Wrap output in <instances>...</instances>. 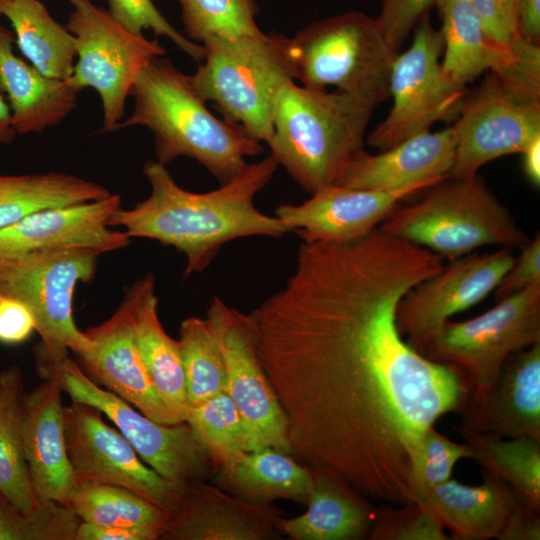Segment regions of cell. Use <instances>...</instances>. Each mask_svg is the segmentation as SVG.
I'll return each mask as SVG.
<instances>
[{
    "label": "cell",
    "mask_w": 540,
    "mask_h": 540,
    "mask_svg": "<svg viewBox=\"0 0 540 540\" xmlns=\"http://www.w3.org/2000/svg\"><path fill=\"white\" fill-rule=\"evenodd\" d=\"M443 265L379 228L345 243L302 242L285 286L251 312L291 454L371 500L407 502L418 441L469 404L463 372L418 353L396 323L401 299Z\"/></svg>",
    "instance_id": "cell-1"
},
{
    "label": "cell",
    "mask_w": 540,
    "mask_h": 540,
    "mask_svg": "<svg viewBox=\"0 0 540 540\" xmlns=\"http://www.w3.org/2000/svg\"><path fill=\"white\" fill-rule=\"evenodd\" d=\"M278 164L272 155L247 164L216 190L195 193L180 187L165 165L149 160L143 173L151 193L131 209H118L111 227L131 238H148L174 247L186 257L185 277L205 271L221 247L250 236L282 238L283 222L260 212L254 198L272 179Z\"/></svg>",
    "instance_id": "cell-2"
},
{
    "label": "cell",
    "mask_w": 540,
    "mask_h": 540,
    "mask_svg": "<svg viewBox=\"0 0 540 540\" xmlns=\"http://www.w3.org/2000/svg\"><path fill=\"white\" fill-rule=\"evenodd\" d=\"M129 96L134 98L133 112L117 130L137 125L148 128L160 164L180 156L192 158L222 185L246 168V157L264 151L261 142L249 137L242 126L214 116L189 75L169 58H153L137 76Z\"/></svg>",
    "instance_id": "cell-3"
},
{
    "label": "cell",
    "mask_w": 540,
    "mask_h": 540,
    "mask_svg": "<svg viewBox=\"0 0 540 540\" xmlns=\"http://www.w3.org/2000/svg\"><path fill=\"white\" fill-rule=\"evenodd\" d=\"M373 109L342 91L290 81L276 101L270 155L303 190L313 194L335 184L363 149Z\"/></svg>",
    "instance_id": "cell-4"
},
{
    "label": "cell",
    "mask_w": 540,
    "mask_h": 540,
    "mask_svg": "<svg viewBox=\"0 0 540 540\" xmlns=\"http://www.w3.org/2000/svg\"><path fill=\"white\" fill-rule=\"evenodd\" d=\"M428 189L417 202L399 205L379 229L449 261L487 245L521 249L531 239L478 175Z\"/></svg>",
    "instance_id": "cell-5"
},
{
    "label": "cell",
    "mask_w": 540,
    "mask_h": 540,
    "mask_svg": "<svg viewBox=\"0 0 540 540\" xmlns=\"http://www.w3.org/2000/svg\"><path fill=\"white\" fill-rule=\"evenodd\" d=\"M292 76L301 85L350 94L375 108L389 97L390 74L398 54L376 18L348 11L317 20L285 37Z\"/></svg>",
    "instance_id": "cell-6"
},
{
    "label": "cell",
    "mask_w": 540,
    "mask_h": 540,
    "mask_svg": "<svg viewBox=\"0 0 540 540\" xmlns=\"http://www.w3.org/2000/svg\"><path fill=\"white\" fill-rule=\"evenodd\" d=\"M202 45L204 58L189 75L193 88L205 102L214 103L223 119L268 144L279 93L294 81L285 36L214 38Z\"/></svg>",
    "instance_id": "cell-7"
},
{
    "label": "cell",
    "mask_w": 540,
    "mask_h": 540,
    "mask_svg": "<svg viewBox=\"0 0 540 540\" xmlns=\"http://www.w3.org/2000/svg\"><path fill=\"white\" fill-rule=\"evenodd\" d=\"M101 254L70 247L0 257V296L27 306L41 338L37 346L51 358H62L68 351L78 357L94 347L74 322L72 302L78 283L94 278Z\"/></svg>",
    "instance_id": "cell-8"
},
{
    "label": "cell",
    "mask_w": 540,
    "mask_h": 540,
    "mask_svg": "<svg viewBox=\"0 0 540 540\" xmlns=\"http://www.w3.org/2000/svg\"><path fill=\"white\" fill-rule=\"evenodd\" d=\"M36 368L44 379L57 381L72 401L90 405L106 415L139 457L162 477L188 482L213 470L208 452L189 424L153 421L113 392L101 388L69 355L51 358L35 346Z\"/></svg>",
    "instance_id": "cell-9"
},
{
    "label": "cell",
    "mask_w": 540,
    "mask_h": 540,
    "mask_svg": "<svg viewBox=\"0 0 540 540\" xmlns=\"http://www.w3.org/2000/svg\"><path fill=\"white\" fill-rule=\"evenodd\" d=\"M540 343V282L466 321L447 320L424 354L459 368L470 386L468 408L481 402L506 359Z\"/></svg>",
    "instance_id": "cell-10"
},
{
    "label": "cell",
    "mask_w": 540,
    "mask_h": 540,
    "mask_svg": "<svg viewBox=\"0 0 540 540\" xmlns=\"http://www.w3.org/2000/svg\"><path fill=\"white\" fill-rule=\"evenodd\" d=\"M66 28L75 38L77 62L68 83L81 92L93 88L103 109L101 132H113L123 119L126 99L141 70L166 49L118 24L91 0H69Z\"/></svg>",
    "instance_id": "cell-11"
},
{
    "label": "cell",
    "mask_w": 540,
    "mask_h": 540,
    "mask_svg": "<svg viewBox=\"0 0 540 540\" xmlns=\"http://www.w3.org/2000/svg\"><path fill=\"white\" fill-rule=\"evenodd\" d=\"M443 48L441 33L426 13L414 28L410 47L394 60L389 82L393 105L367 137L370 146L386 150L430 131L435 122L458 118L468 93L444 72Z\"/></svg>",
    "instance_id": "cell-12"
},
{
    "label": "cell",
    "mask_w": 540,
    "mask_h": 540,
    "mask_svg": "<svg viewBox=\"0 0 540 540\" xmlns=\"http://www.w3.org/2000/svg\"><path fill=\"white\" fill-rule=\"evenodd\" d=\"M206 318L223 353L226 391L243 421L247 450L269 447L291 454L288 419L262 367L253 316L214 297Z\"/></svg>",
    "instance_id": "cell-13"
},
{
    "label": "cell",
    "mask_w": 540,
    "mask_h": 540,
    "mask_svg": "<svg viewBox=\"0 0 540 540\" xmlns=\"http://www.w3.org/2000/svg\"><path fill=\"white\" fill-rule=\"evenodd\" d=\"M65 440L75 483L93 482L128 489L170 516L186 482L168 480L145 465L129 441L104 422L96 408L72 401L64 406Z\"/></svg>",
    "instance_id": "cell-14"
},
{
    "label": "cell",
    "mask_w": 540,
    "mask_h": 540,
    "mask_svg": "<svg viewBox=\"0 0 540 540\" xmlns=\"http://www.w3.org/2000/svg\"><path fill=\"white\" fill-rule=\"evenodd\" d=\"M513 249L469 253L443 265L412 288L399 302L397 327L406 342L424 355L445 321L485 299L510 269Z\"/></svg>",
    "instance_id": "cell-15"
},
{
    "label": "cell",
    "mask_w": 540,
    "mask_h": 540,
    "mask_svg": "<svg viewBox=\"0 0 540 540\" xmlns=\"http://www.w3.org/2000/svg\"><path fill=\"white\" fill-rule=\"evenodd\" d=\"M453 127L456 147L451 177H471L487 162L522 153L540 138V102L517 96L489 72L467 96Z\"/></svg>",
    "instance_id": "cell-16"
},
{
    "label": "cell",
    "mask_w": 540,
    "mask_h": 540,
    "mask_svg": "<svg viewBox=\"0 0 540 540\" xmlns=\"http://www.w3.org/2000/svg\"><path fill=\"white\" fill-rule=\"evenodd\" d=\"M153 276L148 273L127 286L113 315L100 325L85 331L94 342V347L78 358L84 372L94 382L118 395L153 421L173 425L180 422L155 391L141 360L134 335L137 307Z\"/></svg>",
    "instance_id": "cell-17"
},
{
    "label": "cell",
    "mask_w": 540,
    "mask_h": 540,
    "mask_svg": "<svg viewBox=\"0 0 540 540\" xmlns=\"http://www.w3.org/2000/svg\"><path fill=\"white\" fill-rule=\"evenodd\" d=\"M449 178V177H448ZM447 178L417 182L390 191L326 186L301 204H281L275 216L305 243H345L381 224L400 203Z\"/></svg>",
    "instance_id": "cell-18"
},
{
    "label": "cell",
    "mask_w": 540,
    "mask_h": 540,
    "mask_svg": "<svg viewBox=\"0 0 540 540\" xmlns=\"http://www.w3.org/2000/svg\"><path fill=\"white\" fill-rule=\"evenodd\" d=\"M121 208L117 194L35 212L0 229V257L40 250L86 247L102 254L127 247L131 237L109 222Z\"/></svg>",
    "instance_id": "cell-19"
},
{
    "label": "cell",
    "mask_w": 540,
    "mask_h": 540,
    "mask_svg": "<svg viewBox=\"0 0 540 540\" xmlns=\"http://www.w3.org/2000/svg\"><path fill=\"white\" fill-rule=\"evenodd\" d=\"M281 511L238 498L203 479L186 482L162 540H268L279 536Z\"/></svg>",
    "instance_id": "cell-20"
},
{
    "label": "cell",
    "mask_w": 540,
    "mask_h": 540,
    "mask_svg": "<svg viewBox=\"0 0 540 540\" xmlns=\"http://www.w3.org/2000/svg\"><path fill=\"white\" fill-rule=\"evenodd\" d=\"M62 392L57 381L44 379L25 393L23 443L35 496L64 505L75 475L66 447Z\"/></svg>",
    "instance_id": "cell-21"
},
{
    "label": "cell",
    "mask_w": 540,
    "mask_h": 540,
    "mask_svg": "<svg viewBox=\"0 0 540 540\" xmlns=\"http://www.w3.org/2000/svg\"><path fill=\"white\" fill-rule=\"evenodd\" d=\"M456 133L452 126L424 132L370 154L364 149L350 160L335 184L362 190L390 191L417 182L451 177Z\"/></svg>",
    "instance_id": "cell-22"
},
{
    "label": "cell",
    "mask_w": 540,
    "mask_h": 540,
    "mask_svg": "<svg viewBox=\"0 0 540 540\" xmlns=\"http://www.w3.org/2000/svg\"><path fill=\"white\" fill-rule=\"evenodd\" d=\"M461 416L475 432L540 440V343L511 354L486 397Z\"/></svg>",
    "instance_id": "cell-23"
},
{
    "label": "cell",
    "mask_w": 540,
    "mask_h": 540,
    "mask_svg": "<svg viewBox=\"0 0 540 540\" xmlns=\"http://www.w3.org/2000/svg\"><path fill=\"white\" fill-rule=\"evenodd\" d=\"M442 21L444 72L453 81L465 85L485 71L502 82L518 75L525 65L533 44L521 40L507 50L486 35L471 0H436Z\"/></svg>",
    "instance_id": "cell-24"
},
{
    "label": "cell",
    "mask_w": 540,
    "mask_h": 540,
    "mask_svg": "<svg viewBox=\"0 0 540 540\" xmlns=\"http://www.w3.org/2000/svg\"><path fill=\"white\" fill-rule=\"evenodd\" d=\"M482 478L483 482L474 486L450 478L412 493L410 500L428 508L453 540L497 539L519 500L497 475L482 469Z\"/></svg>",
    "instance_id": "cell-25"
},
{
    "label": "cell",
    "mask_w": 540,
    "mask_h": 540,
    "mask_svg": "<svg viewBox=\"0 0 540 540\" xmlns=\"http://www.w3.org/2000/svg\"><path fill=\"white\" fill-rule=\"evenodd\" d=\"M15 35L0 23V92L17 134L41 133L59 124L77 105L79 92L67 80L45 76L13 51Z\"/></svg>",
    "instance_id": "cell-26"
},
{
    "label": "cell",
    "mask_w": 540,
    "mask_h": 540,
    "mask_svg": "<svg viewBox=\"0 0 540 540\" xmlns=\"http://www.w3.org/2000/svg\"><path fill=\"white\" fill-rule=\"evenodd\" d=\"M312 470L307 510L297 517H282L280 533L292 540L368 539L378 506L339 474L328 469Z\"/></svg>",
    "instance_id": "cell-27"
},
{
    "label": "cell",
    "mask_w": 540,
    "mask_h": 540,
    "mask_svg": "<svg viewBox=\"0 0 540 540\" xmlns=\"http://www.w3.org/2000/svg\"><path fill=\"white\" fill-rule=\"evenodd\" d=\"M215 482L228 493L257 504L291 500L307 505L313 470L274 448L247 451L215 471Z\"/></svg>",
    "instance_id": "cell-28"
},
{
    "label": "cell",
    "mask_w": 540,
    "mask_h": 540,
    "mask_svg": "<svg viewBox=\"0 0 540 540\" xmlns=\"http://www.w3.org/2000/svg\"><path fill=\"white\" fill-rule=\"evenodd\" d=\"M134 335L141 360L159 398L178 422H185L190 407L180 343L167 334L160 322L154 276L138 304Z\"/></svg>",
    "instance_id": "cell-29"
},
{
    "label": "cell",
    "mask_w": 540,
    "mask_h": 540,
    "mask_svg": "<svg viewBox=\"0 0 540 540\" xmlns=\"http://www.w3.org/2000/svg\"><path fill=\"white\" fill-rule=\"evenodd\" d=\"M0 16L9 20L15 43L42 74L59 80L72 75L75 38L40 0H0Z\"/></svg>",
    "instance_id": "cell-30"
},
{
    "label": "cell",
    "mask_w": 540,
    "mask_h": 540,
    "mask_svg": "<svg viewBox=\"0 0 540 540\" xmlns=\"http://www.w3.org/2000/svg\"><path fill=\"white\" fill-rule=\"evenodd\" d=\"M110 194L99 183L62 172L0 175V229L35 212L85 203Z\"/></svg>",
    "instance_id": "cell-31"
},
{
    "label": "cell",
    "mask_w": 540,
    "mask_h": 540,
    "mask_svg": "<svg viewBox=\"0 0 540 540\" xmlns=\"http://www.w3.org/2000/svg\"><path fill=\"white\" fill-rule=\"evenodd\" d=\"M64 505L81 521L134 530L160 539L170 515L140 495L110 484L76 482Z\"/></svg>",
    "instance_id": "cell-32"
},
{
    "label": "cell",
    "mask_w": 540,
    "mask_h": 540,
    "mask_svg": "<svg viewBox=\"0 0 540 540\" xmlns=\"http://www.w3.org/2000/svg\"><path fill=\"white\" fill-rule=\"evenodd\" d=\"M454 429L471 448V459L506 482L522 504L540 512V440L504 438L460 425Z\"/></svg>",
    "instance_id": "cell-33"
},
{
    "label": "cell",
    "mask_w": 540,
    "mask_h": 540,
    "mask_svg": "<svg viewBox=\"0 0 540 540\" xmlns=\"http://www.w3.org/2000/svg\"><path fill=\"white\" fill-rule=\"evenodd\" d=\"M24 381L20 367L0 372V493L31 511L41 502L34 494L23 443Z\"/></svg>",
    "instance_id": "cell-34"
},
{
    "label": "cell",
    "mask_w": 540,
    "mask_h": 540,
    "mask_svg": "<svg viewBox=\"0 0 540 540\" xmlns=\"http://www.w3.org/2000/svg\"><path fill=\"white\" fill-rule=\"evenodd\" d=\"M180 348L189 407L226 391L222 350L207 318L188 317L180 325Z\"/></svg>",
    "instance_id": "cell-35"
},
{
    "label": "cell",
    "mask_w": 540,
    "mask_h": 540,
    "mask_svg": "<svg viewBox=\"0 0 540 540\" xmlns=\"http://www.w3.org/2000/svg\"><path fill=\"white\" fill-rule=\"evenodd\" d=\"M186 422L208 452L214 472L248 451L243 421L227 391L191 407Z\"/></svg>",
    "instance_id": "cell-36"
},
{
    "label": "cell",
    "mask_w": 540,
    "mask_h": 540,
    "mask_svg": "<svg viewBox=\"0 0 540 540\" xmlns=\"http://www.w3.org/2000/svg\"><path fill=\"white\" fill-rule=\"evenodd\" d=\"M186 37L198 44L214 38H239L263 34L256 22L255 0H176Z\"/></svg>",
    "instance_id": "cell-37"
},
{
    "label": "cell",
    "mask_w": 540,
    "mask_h": 540,
    "mask_svg": "<svg viewBox=\"0 0 540 540\" xmlns=\"http://www.w3.org/2000/svg\"><path fill=\"white\" fill-rule=\"evenodd\" d=\"M80 522L58 502H41L26 511L0 493V540H75Z\"/></svg>",
    "instance_id": "cell-38"
},
{
    "label": "cell",
    "mask_w": 540,
    "mask_h": 540,
    "mask_svg": "<svg viewBox=\"0 0 540 540\" xmlns=\"http://www.w3.org/2000/svg\"><path fill=\"white\" fill-rule=\"evenodd\" d=\"M472 457L469 445L456 443L434 427L425 431L410 456L409 489L411 494L432 488L451 478L456 463ZM410 500V499H409Z\"/></svg>",
    "instance_id": "cell-39"
},
{
    "label": "cell",
    "mask_w": 540,
    "mask_h": 540,
    "mask_svg": "<svg viewBox=\"0 0 540 540\" xmlns=\"http://www.w3.org/2000/svg\"><path fill=\"white\" fill-rule=\"evenodd\" d=\"M398 506H378L369 540L451 539L436 516L421 503L409 500Z\"/></svg>",
    "instance_id": "cell-40"
},
{
    "label": "cell",
    "mask_w": 540,
    "mask_h": 540,
    "mask_svg": "<svg viewBox=\"0 0 540 540\" xmlns=\"http://www.w3.org/2000/svg\"><path fill=\"white\" fill-rule=\"evenodd\" d=\"M110 16L126 30L143 34L150 29L155 36L166 37L180 50L200 63L204 58V47L191 41L174 28L160 13L152 0H106Z\"/></svg>",
    "instance_id": "cell-41"
},
{
    "label": "cell",
    "mask_w": 540,
    "mask_h": 540,
    "mask_svg": "<svg viewBox=\"0 0 540 540\" xmlns=\"http://www.w3.org/2000/svg\"><path fill=\"white\" fill-rule=\"evenodd\" d=\"M436 0H381L376 21L391 47L398 52L421 18Z\"/></svg>",
    "instance_id": "cell-42"
},
{
    "label": "cell",
    "mask_w": 540,
    "mask_h": 540,
    "mask_svg": "<svg viewBox=\"0 0 540 540\" xmlns=\"http://www.w3.org/2000/svg\"><path fill=\"white\" fill-rule=\"evenodd\" d=\"M488 38L510 50L522 37L519 30L518 0H471Z\"/></svg>",
    "instance_id": "cell-43"
},
{
    "label": "cell",
    "mask_w": 540,
    "mask_h": 540,
    "mask_svg": "<svg viewBox=\"0 0 540 540\" xmlns=\"http://www.w3.org/2000/svg\"><path fill=\"white\" fill-rule=\"evenodd\" d=\"M520 250V255L515 257L512 266L493 291L496 301L540 282L539 232Z\"/></svg>",
    "instance_id": "cell-44"
},
{
    "label": "cell",
    "mask_w": 540,
    "mask_h": 540,
    "mask_svg": "<svg viewBox=\"0 0 540 540\" xmlns=\"http://www.w3.org/2000/svg\"><path fill=\"white\" fill-rule=\"evenodd\" d=\"M35 328V319L26 305L14 298L0 296V343H23Z\"/></svg>",
    "instance_id": "cell-45"
},
{
    "label": "cell",
    "mask_w": 540,
    "mask_h": 540,
    "mask_svg": "<svg viewBox=\"0 0 540 540\" xmlns=\"http://www.w3.org/2000/svg\"><path fill=\"white\" fill-rule=\"evenodd\" d=\"M540 512L517 501L497 540H539Z\"/></svg>",
    "instance_id": "cell-46"
},
{
    "label": "cell",
    "mask_w": 540,
    "mask_h": 540,
    "mask_svg": "<svg viewBox=\"0 0 540 540\" xmlns=\"http://www.w3.org/2000/svg\"><path fill=\"white\" fill-rule=\"evenodd\" d=\"M75 540H145V538L134 530L81 521Z\"/></svg>",
    "instance_id": "cell-47"
},
{
    "label": "cell",
    "mask_w": 540,
    "mask_h": 540,
    "mask_svg": "<svg viewBox=\"0 0 540 540\" xmlns=\"http://www.w3.org/2000/svg\"><path fill=\"white\" fill-rule=\"evenodd\" d=\"M519 30L527 40L539 43L540 0H518Z\"/></svg>",
    "instance_id": "cell-48"
},
{
    "label": "cell",
    "mask_w": 540,
    "mask_h": 540,
    "mask_svg": "<svg viewBox=\"0 0 540 540\" xmlns=\"http://www.w3.org/2000/svg\"><path fill=\"white\" fill-rule=\"evenodd\" d=\"M521 154H523L525 175L534 186L538 187L540 184V138L529 144Z\"/></svg>",
    "instance_id": "cell-49"
},
{
    "label": "cell",
    "mask_w": 540,
    "mask_h": 540,
    "mask_svg": "<svg viewBox=\"0 0 540 540\" xmlns=\"http://www.w3.org/2000/svg\"><path fill=\"white\" fill-rule=\"evenodd\" d=\"M17 133L11 123V112L3 94L0 92V144H10Z\"/></svg>",
    "instance_id": "cell-50"
}]
</instances>
